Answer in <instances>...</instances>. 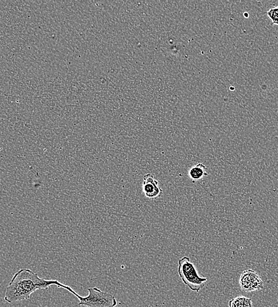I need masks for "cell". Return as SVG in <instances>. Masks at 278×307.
Instances as JSON below:
<instances>
[{
	"mask_svg": "<svg viewBox=\"0 0 278 307\" xmlns=\"http://www.w3.org/2000/svg\"><path fill=\"white\" fill-rule=\"evenodd\" d=\"M244 16H246V17H249L248 13H244Z\"/></svg>",
	"mask_w": 278,
	"mask_h": 307,
	"instance_id": "cell-11",
	"label": "cell"
},
{
	"mask_svg": "<svg viewBox=\"0 0 278 307\" xmlns=\"http://www.w3.org/2000/svg\"><path fill=\"white\" fill-rule=\"evenodd\" d=\"M53 285L65 289L68 286L58 280L42 279L30 269H21L14 275L8 283L4 300L10 304L27 300L36 291L47 289Z\"/></svg>",
	"mask_w": 278,
	"mask_h": 307,
	"instance_id": "cell-1",
	"label": "cell"
},
{
	"mask_svg": "<svg viewBox=\"0 0 278 307\" xmlns=\"http://www.w3.org/2000/svg\"><path fill=\"white\" fill-rule=\"evenodd\" d=\"M243 307H253L251 298L245 297Z\"/></svg>",
	"mask_w": 278,
	"mask_h": 307,
	"instance_id": "cell-10",
	"label": "cell"
},
{
	"mask_svg": "<svg viewBox=\"0 0 278 307\" xmlns=\"http://www.w3.org/2000/svg\"><path fill=\"white\" fill-rule=\"evenodd\" d=\"M177 272L183 283L194 292H199L207 281V278L200 276L196 266L188 257L178 260Z\"/></svg>",
	"mask_w": 278,
	"mask_h": 307,
	"instance_id": "cell-3",
	"label": "cell"
},
{
	"mask_svg": "<svg viewBox=\"0 0 278 307\" xmlns=\"http://www.w3.org/2000/svg\"><path fill=\"white\" fill-rule=\"evenodd\" d=\"M143 192L146 197L151 199L162 196L163 191L159 186V183L154 179L153 174H146L143 177Z\"/></svg>",
	"mask_w": 278,
	"mask_h": 307,
	"instance_id": "cell-4",
	"label": "cell"
},
{
	"mask_svg": "<svg viewBox=\"0 0 278 307\" xmlns=\"http://www.w3.org/2000/svg\"><path fill=\"white\" fill-rule=\"evenodd\" d=\"M245 297L239 296L233 298L229 301V307H243Z\"/></svg>",
	"mask_w": 278,
	"mask_h": 307,
	"instance_id": "cell-9",
	"label": "cell"
},
{
	"mask_svg": "<svg viewBox=\"0 0 278 307\" xmlns=\"http://www.w3.org/2000/svg\"><path fill=\"white\" fill-rule=\"evenodd\" d=\"M256 272L252 269H248L241 274L239 283L241 288L245 292H252L251 281Z\"/></svg>",
	"mask_w": 278,
	"mask_h": 307,
	"instance_id": "cell-5",
	"label": "cell"
},
{
	"mask_svg": "<svg viewBox=\"0 0 278 307\" xmlns=\"http://www.w3.org/2000/svg\"><path fill=\"white\" fill-rule=\"evenodd\" d=\"M67 290L78 298L79 302L76 306L86 307H115L117 305V301L113 295L101 290L98 288H89L88 295L82 297L68 286Z\"/></svg>",
	"mask_w": 278,
	"mask_h": 307,
	"instance_id": "cell-2",
	"label": "cell"
},
{
	"mask_svg": "<svg viewBox=\"0 0 278 307\" xmlns=\"http://www.w3.org/2000/svg\"><path fill=\"white\" fill-rule=\"evenodd\" d=\"M267 14L272 24L278 25V6L271 8L268 11Z\"/></svg>",
	"mask_w": 278,
	"mask_h": 307,
	"instance_id": "cell-8",
	"label": "cell"
},
{
	"mask_svg": "<svg viewBox=\"0 0 278 307\" xmlns=\"http://www.w3.org/2000/svg\"><path fill=\"white\" fill-rule=\"evenodd\" d=\"M207 167L202 163H199L194 167L190 169L189 171V176L192 180L195 181L202 179L203 177L207 176Z\"/></svg>",
	"mask_w": 278,
	"mask_h": 307,
	"instance_id": "cell-6",
	"label": "cell"
},
{
	"mask_svg": "<svg viewBox=\"0 0 278 307\" xmlns=\"http://www.w3.org/2000/svg\"><path fill=\"white\" fill-rule=\"evenodd\" d=\"M263 288V282L257 273H255L251 281L252 292L260 290Z\"/></svg>",
	"mask_w": 278,
	"mask_h": 307,
	"instance_id": "cell-7",
	"label": "cell"
}]
</instances>
